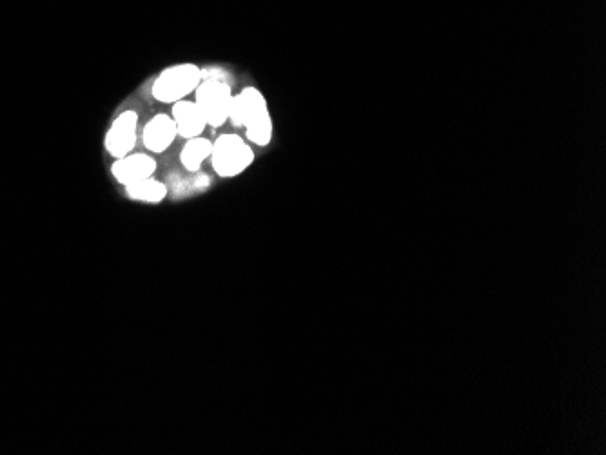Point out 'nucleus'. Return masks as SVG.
Wrapping results in <instances>:
<instances>
[{
    "label": "nucleus",
    "instance_id": "obj_1",
    "mask_svg": "<svg viewBox=\"0 0 606 455\" xmlns=\"http://www.w3.org/2000/svg\"><path fill=\"white\" fill-rule=\"evenodd\" d=\"M233 126L245 129V140L258 147H267L273 142L274 124L267 98L260 89L247 86L233 97L231 117Z\"/></svg>",
    "mask_w": 606,
    "mask_h": 455
},
{
    "label": "nucleus",
    "instance_id": "obj_2",
    "mask_svg": "<svg viewBox=\"0 0 606 455\" xmlns=\"http://www.w3.org/2000/svg\"><path fill=\"white\" fill-rule=\"evenodd\" d=\"M204 80V71L193 62H182L162 69L153 80L151 95L160 104H175L195 93Z\"/></svg>",
    "mask_w": 606,
    "mask_h": 455
},
{
    "label": "nucleus",
    "instance_id": "obj_3",
    "mask_svg": "<svg viewBox=\"0 0 606 455\" xmlns=\"http://www.w3.org/2000/svg\"><path fill=\"white\" fill-rule=\"evenodd\" d=\"M255 162V151L244 136L225 133L213 142L211 164L220 178H236Z\"/></svg>",
    "mask_w": 606,
    "mask_h": 455
},
{
    "label": "nucleus",
    "instance_id": "obj_4",
    "mask_svg": "<svg viewBox=\"0 0 606 455\" xmlns=\"http://www.w3.org/2000/svg\"><path fill=\"white\" fill-rule=\"evenodd\" d=\"M233 89L218 77H204L195 91L196 106L206 117L207 127L225 126L231 117L233 106Z\"/></svg>",
    "mask_w": 606,
    "mask_h": 455
},
{
    "label": "nucleus",
    "instance_id": "obj_5",
    "mask_svg": "<svg viewBox=\"0 0 606 455\" xmlns=\"http://www.w3.org/2000/svg\"><path fill=\"white\" fill-rule=\"evenodd\" d=\"M138 140V113L133 109L122 111L109 126L104 146L115 160L135 151Z\"/></svg>",
    "mask_w": 606,
    "mask_h": 455
},
{
    "label": "nucleus",
    "instance_id": "obj_6",
    "mask_svg": "<svg viewBox=\"0 0 606 455\" xmlns=\"http://www.w3.org/2000/svg\"><path fill=\"white\" fill-rule=\"evenodd\" d=\"M157 160L147 153H129V155L117 158L111 165V175L115 176L118 184H135L144 178H151L157 173Z\"/></svg>",
    "mask_w": 606,
    "mask_h": 455
},
{
    "label": "nucleus",
    "instance_id": "obj_7",
    "mask_svg": "<svg viewBox=\"0 0 606 455\" xmlns=\"http://www.w3.org/2000/svg\"><path fill=\"white\" fill-rule=\"evenodd\" d=\"M178 138V129H176L175 120L167 113H158L155 117L149 118L146 126L142 129V144L149 153H166L169 147L175 144Z\"/></svg>",
    "mask_w": 606,
    "mask_h": 455
},
{
    "label": "nucleus",
    "instance_id": "obj_8",
    "mask_svg": "<svg viewBox=\"0 0 606 455\" xmlns=\"http://www.w3.org/2000/svg\"><path fill=\"white\" fill-rule=\"evenodd\" d=\"M171 117L175 120L178 136H182L184 140L202 136L207 129L206 117L200 111V107L196 106L195 100L184 98L175 102L171 109Z\"/></svg>",
    "mask_w": 606,
    "mask_h": 455
},
{
    "label": "nucleus",
    "instance_id": "obj_9",
    "mask_svg": "<svg viewBox=\"0 0 606 455\" xmlns=\"http://www.w3.org/2000/svg\"><path fill=\"white\" fill-rule=\"evenodd\" d=\"M213 153V142L206 136H195L186 140V146L180 151V162L189 173H198Z\"/></svg>",
    "mask_w": 606,
    "mask_h": 455
},
{
    "label": "nucleus",
    "instance_id": "obj_10",
    "mask_svg": "<svg viewBox=\"0 0 606 455\" xmlns=\"http://www.w3.org/2000/svg\"><path fill=\"white\" fill-rule=\"evenodd\" d=\"M124 189H126L128 198L135 202H142V204H162L169 193L167 185L153 176L144 178L135 184L126 185Z\"/></svg>",
    "mask_w": 606,
    "mask_h": 455
}]
</instances>
